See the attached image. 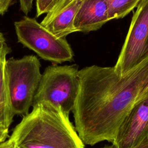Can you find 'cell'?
I'll list each match as a JSON object with an SVG mask.
<instances>
[{
	"instance_id": "cell-1",
	"label": "cell",
	"mask_w": 148,
	"mask_h": 148,
	"mask_svg": "<svg viewBox=\"0 0 148 148\" xmlns=\"http://www.w3.org/2000/svg\"><path fill=\"white\" fill-rule=\"evenodd\" d=\"M79 88L72 109L84 145L111 143L133 107L148 96V56L124 75L113 66L91 65L78 72Z\"/></svg>"
},
{
	"instance_id": "cell-2",
	"label": "cell",
	"mask_w": 148,
	"mask_h": 148,
	"mask_svg": "<svg viewBox=\"0 0 148 148\" xmlns=\"http://www.w3.org/2000/svg\"><path fill=\"white\" fill-rule=\"evenodd\" d=\"M8 140L14 148H84L69 114L43 103L32 106Z\"/></svg>"
},
{
	"instance_id": "cell-3",
	"label": "cell",
	"mask_w": 148,
	"mask_h": 148,
	"mask_svg": "<svg viewBox=\"0 0 148 148\" xmlns=\"http://www.w3.org/2000/svg\"><path fill=\"white\" fill-rule=\"evenodd\" d=\"M40 67V61L35 55L6 60V81L14 115L25 116L32 106L42 77Z\"/></svg>"
},
{
	"instance_id": "cell-4",
	"label": "cell",
	"mask_w": 148,
	"mask_h": 148,
	"mask_svg": "<svg viewBox=\"0 0 148 148\" xmlns=\"http://www.w3.org/2000/svg\"><path fill=\"white\" fill-rule=\"evenodd\" d=\"M78 72L76 64H52L46 67L42 73L33 105L47 103L69 114L74 107L79 91Z\"/></svg>"
},
{
	"instance_id": "cell-5",
	"label": "cell",
	"mask_w": 148,
	"mask_h": 148,
	"mask_svg": "<svg viewBox=\"0 0 148 148\" xmlns=\"http://www.w3.org/2000/svg\"><path fill=\"white\" fill-rule=\"evenodd\" d=\"M18 42L53 64L71 61L73 50L65 38H59L45 28L36 18L24 16L14 23Z\"/></svg>"
},
{
	"instance_id": "cell-6",
	"label": "cell",
	"mask_w": 148,
	"mask_h": 148,
	"mask_svg": "<svg viewBox=\"0 0 148 148\" xmlns=\"http://www.w3.org/2000/svg\"><path fill=\"white\" fill-rule=\"evenodd\" d=\"M148 56V0H141L134 13L114 71L124 75Z\"/></svg>"
},
{
	"instance_id": "cell-7",
	"label": "cell",
	"mask_w": 148,
	"mask_h": 148,
	"mask_svg": "<svg viewBox=\"0 0 148 148\" xmlns=\"http://www.w3.org/2000/svg\"><path fill=\"white\" fill-rule=\"evenodd\" d=\"M148 138V96L138 102L121 123L112 144L134 148Z\"/></svg>"
},
{
	"instance_id": "cell-8",
	"label": "cell",
	"mask_w": 148,
	"mask_h": 148,
	"mask_svg": "<svg viewBox=\"0 0 148 148\" xmlns=\"http://www.w3.org/2000/svg\"><path fill=\"white\" fill-rule=\"evenodd\" d=\"M109 21L105 0H83L75 16L74 26L76 32L88 33L99 29Z\"/></svg>"
},
{
	"instance_id": "cell-9",
	"label": "cell",
	"mask_w": 148,
	"mask_h": 148,
	"mask_svg": "<svg viewBox=\"0 0 148 148\" xmlns=\"http://www.w3.org/2000/svg\"><path fill=\"white\" fill-rule=\"evenodd\" d=\"M83 1L75 0L55 13H47L40 24L56 37L65 38L70 34L76 32L74 20Z\"/></svg>"
},
{
	"instance_id": "cell-10",
	"label": "cell",
	"mask_w": 148,
	"mask_h": 148,
	"mask_svg": "<svg viewBox=\"0 0 148 148\" xmlns=\"http://www.w3.org/2000/svg\"><path fill=\"white\" fill-rule=\"evenodd\" d=\"M8 54L0 55V125L9 129L15 116L10 103L5 76V63Z\"/></svg>"
},
{
	"instance_id": "cell-11",
	"label": "cell",
	"mask_w": 148,
	"mask_h": 148,
	"mask_svg": "<svg viewBox=\"0 0 148 148\" xmlns=\"http://www.w3.org/2000/svg\"><path fill=\"white\" fill-rule=\"evenodd\" d=\"M108 6L110 20L125 17L135 8L141 0H105Z\"/></svg>"
},
{
	"instance_id": "cell-12",
	"label": "cell",
	"mask_w": 148,
	"mask_h": 148,
	"mask_svg": "<svg viewBox=\"0 0 148 148\" xmlns=\"http://www.w3.org/2000/svg\"><path fill=\"white\" fill-rule=\"evenodd\" d=\"M58 0H36V16L47 13Z\"/></svg>"
},
{
	"instance_id": "cell-13",
	"label": "cell",
	"mask_w": 148,
	"mask_h": 148,
	"mask_svg": "<svg viewBox=\"0 0 148 148\" xmlns=\"http://www.w3.org/2000/svg\"><path fill=\"white\" fill-rule=\"evenodd\" d=\"M75 0H58L56 4L54 5L53 8L47 13L49 14L55 13L64 8L66 7L68 5L72 3L73 1ZM47 14V13H46Z\"/></svg>"
},
{
	"instance_id": "cell-14",
	"label": "cell",
	"mask_w": 148,
	"mask_h": 148,
	"mask_svg": "<svg viewBox=\"0 0 148 148\" xmlns=\"http://www.w3.org/2000/svg\"><path fill=\"white\" fill-rule=\"evenodd\" d=\"M20 9L25 14H28L31 10L34 0H18Z\"/></svg>"
},
{
	"instance_id": "cell-15",
	"label": "cell",
	"mask_w": 148,
	"mask_h": 148,
	"mask_svg": "<svg viewBox=\"0 0 148 148\" xmlns=\"http://www.w3.org/2000/svg\"><path fill=\"white\" fill-rule=\"evenodd\" d=\"M10 52V49L8 46L5 38L0 31V55L3 53L9 54Z\"/></svg>"
},
{
	"instance_id": "cell-16",
	"label": "cell",
	"mask_w": 148,
	"mask_h": 148,
	"mask_svg": "<svg viewBox=\"0 0 148 148\" xmlns=\"http://www.w3.org/2000/svg\"><path fill=\"white\" fill-rule=\"evenodd\" d=\"M14 0H0V16L4 14L9 9Z\"/></svg>"
},
{
	"instance_id": "cell-17",
	"label": "cell",
	"mask_w": 148,
	"mask_h": 148,
	"mask_svg": "<svg viewBox=\"0 0 148 148\" xmlns=\"http://www.w3.org/2000/svg\"><path fill=\"white\" fill-rule=\"evenodd\" d=\"M101 148H117L113 144L111 145H105ZM134 148H148V138L146 139L142 142H141L138 146L134 147Z\"/></svg>"
},
{
	"instance_id": "cell-18",
	"label": "cell",
	"mask_w": 148,
	"mask_h": 148,
	"mask_svg": "<svg viewBox=\"0 0 148 148\" xmlns=\"http://www.w3.org/2000/svg\"><path fill=\"white\" fill-rule=\"evenodd\" d=\"M8 136V129L0 125V143L5 141Z\"/></svg>"
},
{
	"instance_id": "cell-19",
	"label": "cell",
	"mask_w": 148,
	"mask_h": 148,
	"mask_svg": "<svg viewBox=\"0 0 148 148\" xmlns=\"http://www.w3.org/2000/svg\"><path fill=\"white\" fill-rule=\"evenodd\" d=\"M0 148H13L12 144L8 139L0 143Z\"/></svg>"
},
{
	"instance_id": "cell-20",
	"label": "cell",
	"mask_w": 148,
	"mask_h": 148,
	"mask_svg": "<svg viewBox=\"0 0 148 148\" xmlns=\"http://www.w3.org/2000/svg\"><path fill=\"white\" fill-rule=\"evenodd\" d=\"M13 148H14V147H13Z\"/></svg>"
}]
</instances>
